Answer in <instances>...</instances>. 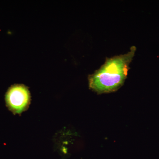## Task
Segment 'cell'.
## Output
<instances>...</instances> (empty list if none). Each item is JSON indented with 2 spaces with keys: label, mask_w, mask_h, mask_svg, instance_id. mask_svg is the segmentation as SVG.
<instances>
[{
  "label": "cell",
  "mask_w": 159,
  "mask_h": 159,
  "mask_svg": "<svg viewBox=\"0 0 159 159\" xmlns=\"http://www.w3.org/2000/svg\"><path fill=\"white\" fill-rule=\"evenodd\" d=\"M6 102L9 110L14 114H20L29 108L31 94L29 89L23 84L11 85L6 92Z\"/></svg>",
  "instance_id": "cell-2"
},
{
  "label": "cell",
  "mask_w": 159,
  "mask_h": 159,
  "mask_svg": "<svg viewBox=\"0 0 159 159\" xmlns=\"http://www.w3.org/2000/svg\"><path fill=\"white\" fill-rule=\"evenodd\" d=\"M137 48L133 46L125 54L106 57L103 64L88 77L89 87L98 94L118 91L127 78Z\"/></svg>",
  "instance_id": "cell-1"
}]
</instances>
